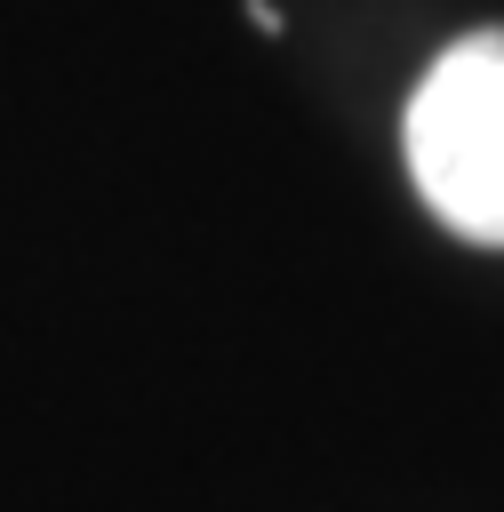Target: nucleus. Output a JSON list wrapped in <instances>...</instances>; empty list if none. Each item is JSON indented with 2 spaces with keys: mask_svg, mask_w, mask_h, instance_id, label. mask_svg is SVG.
Returning a JSON list of instances; mask_svg holds the SVG:
<instances>
[{
  "mask_svg": "<svg viewBox=\"0 0 504 512\" xmlns=\"http://www.w3.org/2000/svg\"><path fill=\"white\" fill-rule=\"evenodd\" d=\"M408 168L448 232L504 248V32L440 48V64L416 80Z\"/></svg>",
  "mask_w": 504,
  "mask_h": 512,
  "instance_id": "1",
  "label": "nucleus"
}]
</instances>
